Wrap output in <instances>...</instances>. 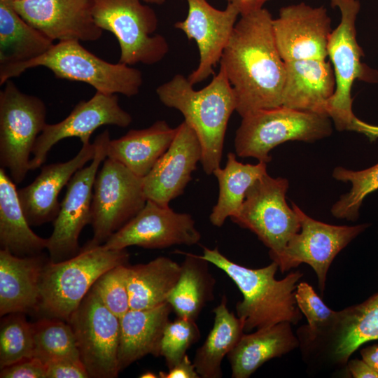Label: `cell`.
<instances>
[{
    "label": "cell",
    "instance_id": "ee69618b",
    "mask_svg": "<svg viewBox=\"0 0 378 378\" xmlns=\"http://www.w3.org/2000/svg\"><path fill=\"white\" fill-rule=\"evenodd\" d=\"M267 1L269 0H227V4H231L237 8L240 15L262 8Z\"/></svg>",
    "mask_w": 378,
    "mask_h": 378
},
{
    "label": "cell",
    "instance_id": "6da1fadb",
    "mask_svg": "<svg viewBox=\"0 0 378 378\" xmlns=\"http://www.w3.org/2000/svg\"><path fill=\"white\" fill-rule=\"evenodd\" d=\"M272 20L263 8L241 15L220 60L241 118L282 106L286 67L275 43Z\"/></svg>",
    "mask_w": 378,
    "mask_h": 378
},
{
    "label": "cell",
    "instance_id": "d590c367",
    "mask_svg": "<svg viewBox=\"0 0 378 378\" xmlns=\"http://www.w3.org/2000/svg\"><path fill=\"white\" fill-rule=\"evenodd\" d=\"M34 349L32 323L26 320L24 314H9L1 319L0 369L33 356Z\"/></svg>",
    "mask_w": 378,
    "mask_h": 378
},
{
    "label": "cell",
    "instance_id": "e0dca14e",
    "mask_svg": "<svg viewBox=\"0 0 378 378\" xmlns=\"http://www.w3.org/2000/svg\"><path fill=\"white\" fill-rule=\"evenodd\" d=\"M272 29L284 62L326 59L332 30L325 7H312L304 2L282 7L272 20Z\"/></svg>",
    "mask_w": 378,
    "mask_h": 378
},
{
    "label": "cell",
    "instance_id": "f1b7e54d",
    "mask_svg": "<svg viewBox=\"0 0 378 378\" xmlns=\"http://www.w3.org/2000/svg\"><path fill=\"white\" fill-rule=\"evenodd\" d=\"M185 255L178 279L167 302L177 317L196 321L203 308L214 298L216 279L209 262L199 255L178 251Z\"/></svg>",
    "mask_w": 378,
    "mask_h": 378
},
{
    "label": "cell",
    "instance_id": "f35d334b",
    "mask_svg": "<svg viewBox=\"0 0 378 378\" xmlns=\"http://www.w3.org/2000/svg\"><path fill=\"white\" fill-rule=\"evenodd\" d=\"M128 265H120L106 271L92 287L103 304L119 318L130 309Z\"/></svg>",
    "mask_w": 378,
    "mask_h": 378
},
{
    "label": "cell",
    "instance_id": "c3c4849f",
    "mask_svg": "<svg viewBox=\"0 0 378 378\" xmlns=\"http://www.w3.org/2000/svg\"><path fill=\"white\" fill-rule=\"evenodd\" d=\"M11 2H16V1H27V0H8Z\"/></svg>",
    "mask_w": 378,
    "mask_h": 378
},
{
    "label": "cell",
    "instance_id": "2e32d148",
    "mask_svg": "<svg viewBox=\"0 0 378 378\" xmlns=\"http://www.w3.org/2000/svg\"><path fill=\"white\" fill-rule=\"evenodd\" d=\"M132 121L131 115L120 106L117 95L97 92L89 100L78 103L62 121L46 125L35 143L30 170L41 167L51 148L62 139L77 137L82 145L88 144L91 135L101 126L126 127Z\"/></svg>",
    "mask_w": 378,
    "mask_h": 378
},
{
    "label": "cell",
    "instance_id": "ba28073f",
    "mask_svg": "<svg viewBox=\"0 0 378 378\" xmlns=\"http://www.w3.org/2000/svg\"><path fill=\"white\" fill-rule=\"evenodd\" d=\"M96 24L111 32L120 50L119 62L131 66L161 61L169 51L166 38L155 34L158 18L141 0H92Z\"/></svg>",
    "mask_w": 378,
    "mask_h": 378
},
{
    "label": "cell",
    "instance_id": "83f0119b",
    "mask_svg": "<svg viewBox=\"0 0 378 378\" xmlns=\"http://www.w3.org/2000/svg\"><path fill=\"white\" fill-rule=\"evenodd\" d=\"M21 206L16 184L0 168V244L18 256L38 255L47 248L48 239L30 227Z\"/></svg>",
    "mask_w": 378,
    "mask_h": 378
},
{
    "label": "cell",
    "instance_id": "8992f818",
    "mask_svg": "<svg viewBox=\"0 0 378 378\" xmlns=\"http://www.w3.org/2000/svg\"><path fill=\"white\" fill-rule=\"evenodd\" d=\"M125 249L85 245L74 256L46 263L41 279L38 312L66 322L98 278L110 269L128 264Z\"/></svg>",
    "mask_w": 378,
    "mask_h": 378
},
{
    "label": "cell",
    "instance_id": "484cf974",
    "mask_svg": "<svg viewBox=\"0 0 378 378\" xmlns=\"http://www.w3.org/2000/svg\"><path fill=\"white\" fill-rule=\"evenodd\" d=\"M291 323L281 322L243 334L227 357L232 378H248L265 362L281 357L297 348L300 341Z\"/></svg>",
    "mask_w": 378,
    "mask_h": 378
},
{
    "label": "cell",
    "instance_id": "277c9868",
    "mask_svg": "<svg viewBox=\"0 0 378 378\" xmlns=\"http://www.w3.org/2000/svg\"><path fill=\"white\" fill-rule=\"evenodd\" d=\"M330 3L338 8L341 18L330 34L327 48L335 77V90L328 100L327 115L338 130H354L375 140L378 126L360 120L352 111L351 92L354 81L378 82V71L360 60L364 52L356 41L355 27L360 3L358 0H330Z\"/></svg>",
    "mask_w": 378,
    "mask_h": 378
},
{
    "label": "cell",
    "instance_id": "74e56055",
    "mask_svg": "<svg viewBox=\"0 0 378 378\" xmlns=\"http://www.w3.org/2000/svg\"><path fill=\"white\" fill-rule=\"evenodd\" d=\"M200 338L195 320L177 317L166 325L160 342V354L168 369L180 362L188 349Z\"/></svg>",
    "mask_w": 378,
    "mask_h": 378
},
{
    "label": "cell",
    "instance_id": "1f68e13d",
    "mask_svg": "<svg viewBox=\"0 0 378 378\" xmlns=\"http://www.w3.org/2000/svg\"><path fill=\"white\" fill-rule=\"evenodd\" d=\"M227 303V298L223 295L213 310V327L203 344L196 351L193 363L202 378L223 377L222 361L244 332L240 320L229 311Z\"/></svg>",
    "mask_w": 378,
    "mask_h": 378
},
{
    "label": "cell",
    "instance_id": "9a60e30c",
    "mask_svg": "<svg viewBox=\"0 0 378 378\" xmlns=\"http://www.w3.org/2000/svg\"><path fill=\"white\" fill-rule=\"evenodd\" d=\"M201 234L192 216L177 213L147 200L142 209L103 244L108 249H125L136 246L145 248H164L174 245L198 244Z\"/></svg>",
    "mask_w": 378,
    "mask_h": 378
},
{
    "label": "cell",
    "instance_id": "9c48e42d",
    "mask_svg": "<svg viewBox=\"0 0 378 378\" xmlns=\"http://www.w3.org/2000/svg\"><path fill=\"white\" fill-rule=\"evenodd\" d=\"M42 99L21 92L10 79L0 92V164L17 185L30 170V155L46 125Z\"/></svg>",
    "mask_w": 378,
    "mask_h": 378
},
{
    "label": "cell",
    "instance_id": "d6a6232c",
    "mask_svg": "<svg viewBox=\"0 0 378 378\" xmlns=\"http://www.w3.org/2000/svg\"><path fill=\"white\" fill-rule=\"evenodd\" d=\"M267 173V163L243 164L237 160L235 154L229 153L225 167L213 172L218 182L219 195L209 216L211 223L221 227L227 218L234 216L249 188Z\"/></svg>",
    "mask_w": 378,
    "mask_h": 378
},
{
    "label": "cell",
    "instance_id": "836d02e7",
    "mask_svg": "<svg viewBox=\"0 0 378 378\" xmlns=\"http://www.w3.org/2000/svg\"><path fill=\"white\" fill-rule=\"evenodd\" d=\"M32 326L33 356L45 364L59 360H80L75 335L68 322L43 316L32 323Z\"/></svg>",
    "mask_w": 378,
    "mask_h": 378
},
{
    "label": "cell",
    "instance_id": "4fadbf2b",
    "mask_svg": "<svg viewBox=\"0 0 378 378\" xmlns=\"http://www.w3.org/2000/svg\"><path fill=\"white\" fill-rule=\"evenodd\" d=\"M110 133L105 130L94 141L95 154L88 166L78 169L66 185V190L53 230L48 238L50 260L59 262L76 255L81 249L78 237L90 223L93 186L101 163L106 158Z\"/></svg>",
    "mask_w": 378,
    "mask_h": 378
},
{
    "label": "cell",
    "instance_id": "603a6c76",
    "mask_svg": "<svg viewBox=\"0 0 378 378\" xmlns=\"http://www.w3.org/2000/svg\"><path fill=\"white\" fill-rule=\"evenodd\" d=\"M284 62L286 77L282 106L328 116V102L335 90V77L331 63L326 59Z\"/></svg>",
    "mask_w": 378,
    "mask_h": 378
},
{
    "label": "cell",
    "instance_id": "d6986e66",
    "mask_svg": "<svg viewBox=\"0 0 378 378\" xmlns=\"http://www.w3.org/2000/svg\"><path fill=\"white\" fill-rule=\"evenodd\" d=\"M10 3L25 21L53 41H94L102 35L103 30L96 24L92 15V0H27Z\"/></svg>",
    "mask_w": 378,
    "mask_h": 378
},
{
    "label": "cell",
    "instance_id": "7dc6e473",
    "mask_svg": "<svg viewBox=\"0 0 378 378\" xmlns=\"http://www.w3.org/2000/svg\"><path fill=\"white\" fill-rule=\"evenodd\" d=\"M146 3L155 4H162L164 2L165 0H143Z\"/></svg>",
    "mask_w": 378,
    "mask_h": 378
},
{
    "label": "cell",
    "instance_id": "60d3db41",
    "mask_svg": "<svg viewBox=\"0 0 378 378\" xmlns=\"http://www.w3.org/2000/svg\"><path fill=\"white\" fill-rule=\"evenodd\" d=\"M46 378H89L80 360H59L46 364Z\"/></svg>",
    "mask_w": 378,
    "mask_h": 378
},
{
    "label": "cell",
    "instance_id": "ffe728a7",
    "mask_svg": "<svg viewBox=\"0 0 378 378\" xmlns=\"http://www.w3.org/2000/svg\"><path fill=\"white\" fill-rule=\"evenodd\" d=\"M202 147L193 130L185 122L176 127L175 137L167 151L143 178L147 200L168 206L183 193L202 160Z\"/></svg>",
    "mask_w": 378,
    "mask_h": 378
},
{
    "label": "cell",
    "instance_id": "4dcf8cb0",
    "mask_svg": "<svg viewBox=\"0 0 378 378\" xmlns=\"http://www.w3.org/2000/svg\"><path fill=\"white\" fill-rule=\"evenodd\" d=\"M53 41L25 21L8 0H0V66L36 58Z\"/></svg>",
    "mask_w": 378,
    "mask_h": 378
},
{
    "label": "cell",
    "instance_id": "e575fe53",
    "mask_svg": "<svg viewBox=\"0 0 378 378\" xmlns=\"http://www.w3.org/2000/svg\"><path fill=\"white\" fill-rule=\"evenodd\" d=\"M335 179L351 184L350 190L340 196L330 211L334 217L355 221L364 199L378 190V163L368 169L354 171L337 167L332 172Z\"/></svg>",
    "mask_w": 378,
    "mask_h": 378
},
{
    "label": "cell",
    "instance_id": "7a4b0ae2",
    "mask_svg": "<svg viewBox=\"0 0 378 378\" xmlns=\"http://www.w3.org/2000/svg\"><path fill=\"white\" fill-rule=\"evenodd\" d=\"M202 248L200 257L223 271L242 294L243 300L236 304V312L244 332L281 322L295 325L302 318L295 295L303 276L300 271L278 280L275 275L279 266L274 261L263 267L248 268L230 260L217 247Z\"/></svg>",
    "mask_w": 378,
    "mask_h": 378
},
{
    "label": "cell",
    "instance_id": "b9f144b4",
    "mask_svg": "<svg viewBox=\"0 0 378 378\" xmlns=\"http://www.w3.org/2000/svg\"><path fill=\"white\" fill-rule=\"evenodd\" d=\"M160 378H200L195 366L186 354L183 359L168 371H160L158 374Z\"/></svg>",
    "mask_w": 378,
    "mask_h": 378
},
{
    "label": "cell",
    "instance_id": "d4e9b609",
    "mask_svg": "<svg viewBox=\"0 0 378 378\" xmlns=\"http://www.w3.org/2000/svg\"><path fill=\"white\" fill-rule=\"evenodd\" d=\"M172 311L165 302L150 309H130L120 318V372L148 354L160 356V342Z\"/></svg>",
    "mask_w": 378,
    "mask_h": 378
},
{
    "label": "cell",
    "instance_id": "8d00e7d4",
    "mask_svg": "<svg viewBox=\"0 0 378 378\" xmlns=\"http://www.w3.org/2000/svg\"><path fill=\"white\" fill-rule=\"evenodd\" d=\"M295 295L297 305L308 322L305 329L300 328V335L311 343L332 328L338 312L330 309L306 282L298 283Z\"/></svg>",
    "mask_w": 378,
    "mask_h": 378
},
{
    "label": "cell",
    "instance_id": "bcb514c9",
    "mask_svg": "<svg viewBox=\"0 0 378 378\" xmlns=\"http://www.w3.org/2000/svg\"><path fill=\"white\" fill-rule=\"evenodd\" d=\"M139 377H141V378H156V377H158V374H156L153 372L146 371V372L142 373L139 376Z\"/></svg>",
    "mask_w": 378,
    "mask_h": 378
},
{
    "label": "cell",
    "instance_id": "7c38bea8",
    "mask_svg": "<svg viewBox=\"0 0 378 378\" xmlns=\"http://www.w3.org/2000/svg\"><path fill=\"white\" fill-rule=\"evenodd\" d=\"M70 324L80 359L91 378H115L120 370V318L92 288L72 313Z\"/></svg>",
    "mask_w": 378,
    "mask_h": 378
},
{
    "label": "cell",
    "instance_id": "5b68a950",
    "mask_svg": "<svg viewBox=\"0 0 378 378\" xmlns=\"http://www.w3.org/2000/svg\"><path fill=\"white\" fill-rule=\"evenodd\" d=\"M77 40L59 41L44 54L25 62L0 66V84L3 85L26 70L36 66L50 69L58 78L80 81L92 86L97 92L137 94L143 83L139 69L118 62L104 61L86 50Z\"/></svg>",
    "mask_w": 378,
    "mask_h": 378
},
{
    "label": "cell",
    "instance_id": "5bb4252c",
    "mask_svg": "<svg viewBox=\"0 0 378 378\" xmlns=\"http://www.w3.org/2000/svg\"><path fill=\"white\" fill-rule=\"evenodd\" d=\"M300 220V230L288 241L283 252L272 259L281 272L302 263L314 270L321 293L326 287V276L335 256L352 240L363 232L370 223L334 225L316 220L292 202Z\"/></svg>",
    "mask_w": 378,
    "mask_h": 378
},
{
    "label": "cell",
    "instance_id": "7bdbcfd3",
    "mask_svg": "<svg viewBox=\"0 0 378 378\" xmlns=\"http://www.w3.org/2000/svg\"><path fill=\"white\" fill-rule=\"evenodd\" d=\"M347 364L348 370L354 378H378V373L362 358L351 359Z\"/></svg>",
    "mask_w": 378,
    "mask_h": 378
},
{
    "label": "cell",
    "instance_id": "ac0fdd59",
    "mask_svg": "<svg viewBox=\"0 0 378 378\" xmlns=\"http://www.w3.org/2000/svg\"><path fill=\"white\" fill-rule=\"evenodd\" d=\"M186 1L188 15L184 20L176 22L174 27L188 38L195 40L198 47L199 64L188 77L194 85L214 74V68L220 62L240 14L231 4H227L224 10H218L207 0Z\"/></svg>",
    "mask_w": 378,
    "mask_h": 378
},
{
    "label": "cell",
    "instance_id": "30bf717a",
    "mask_svg": "<svg viewBox=\"0 0 378 378\" xmlns=\"http://www.w3.org/2000/svg\"><path fill=\"white\" fill-rule=\"evenodd\" d=\"M288 186L286 178L265 174L249 188L239 212L230 218L256 234L270 248L271 259L280 255L300 230L297 212L286 202Z\"/></svg>",
    "mask_w": 378,
    "mask_h": 378
},
{
    "label": "cell",
    "instance_id": "ab89813d",
    "mask_svg": "<svg viewBox=\"0 0 378 378\" xmlns=\"http://www.w3.org/2000/svg\"><path fill=\"white\" fill-rule=\"evenodd\" d=\"M1 378H46V365L35 356L24 358L1 369Z\"/></svg>",
    "mask_w": 378,
    "mask_h": 378
},
{
    "label": "cell",
    "instance_id": "cb8c5ba5",
    "mask_svg": "<svg viewBox=\"0 0 378 378\" xmlns=\"http://www.w3.org/2000/svg\"><path fill=\"white\" fill-rule=\"evenodd\" d=\"M374 340H378V292L339 311L332 328L314 342H327L330 358L343 365L361 345Z\"/></svg>",
    "mask_w": 378,
    "mask_h": 378
},
{
    "label": "cell",
    "instance_id": "8fae6325",
    "mask_svg": "<svg viewBox=\"0 0 378 378\" xmlns=\"http://www.w3.org/2000/svg\"><path fill=\"white\" fill-rule=\"evenodd\" d=\"M146 201L143 177L106 158L94 182L90 220L93 236L85 245L104 244L142 209Z\"/></svg>",
    "mask_w": 378,
    "mask_h": 378
},
{
    "label": "cell",
    "instance_id": "7402d4cb",
    "mask_svg": "<svg viewBox=\"0 0 378 378\" xmlns=\"http://www.w3.org/2000/svg\"><path fill=\"white\" fill-rule=\"evenodd\" d=\"M48 260L41 253L18 256L6 249H1V316L13 313L38 312L41 274Z\"/></svg>",
    "mask_w": 378,
    "mask_h": 378
},
{
    "label": "cell",
    "instance_id": "f6af8a7d",
    "mask_svg": "<svg viewBox=\"0 0 378 378\" xmlns=\"http://www.w3.org/2000/svg\"><path fill=\"white\" fill-rule=\"evenodd\" d=\"M362 359L378 373V344H373L360 350Z\"/></svg>",
    "mask_w": 378,
    "mask_h": 378
},
{
    "label": "cell",
    "instance_id": "4316f807",
    "mask_svg": "<svg viewBox=\"0 0 378 378\" xmlns=\"http://www.w3.org/2000/svg\"><path fill=\"white\" fill-rule=\"evenodd\" d=\"M176 133V127H171L164 120H158L145 129L131 130L124 136L109 141L106 158L144 178L167 151Z\"/></svg>",
    "mask_w": 378,
    "mask_h": 378
},
{
    "label": "cell",
    "instance_id": "f546056e",
    "mask_svg": "<svg viewBox=\"0 0 378 378\" xmlns=\"http://www.w3.org/2000/svg\"><path fill=\"white\" fill-rule=\"evenodd\" d=\"M181 270L180 264L164 256H159L145 264L128 265L130 309H150L167 302Z\"/></svg>",
    "mask_w": 378,
    "mask_h": 378
},
{
    "label": "cell",
    "instance_id": "52a82bcc",
    "mask_svg": "<svg viewBox=\"0 0 378 378\" xmlns=\"http://www.w3.org/2000/svg\"><path fill=\"white\" fill-rule=\"evenodd\" d=\"M331 119L323 114L284 106L260 109L242 117L234 138L237 155L270 162V152L288 141L314 142L329 136Z\"/></svg>",
    "mask_w": 378,
    "mask_h": 378
},
{
    "label": "cell",
    "instance_id": "44dd1931",
    "mask_svg": "<svg viewBox=\"0 0 378 378\" xmlns=\"http://www.w3.org/2000/svg\"><path fill=\"white\" fill-rule=\"evenodd\" d=\"M95 144L82 145L71 159L41 166V172L29 185L18 189V197L30 225H41L54 221L60 203L58 196L73 175L91 161L95 154Z\"/></svg>",
    "mask_w": 378,
    "mask_h": 378
},
{
    "label": "cell",
    "instance_id": "3957f363",
    "mask_svg": "<svg viewBox=\"0 0 378 378\" xmlns=\"http://www.w3.org/2000/svg\"><path fill=\"white\" fill-rule=\"evenodd\" d=\"M181 74L158 86L156 93L166 106L179 111L195 132L202 147L203 169L211 174L220 167L229 119L236 111V99L225 71L204 88L196 90Z\"/></svg>",
    "mask_w": 378,
    "mask_h": 378
}]
</instances>
